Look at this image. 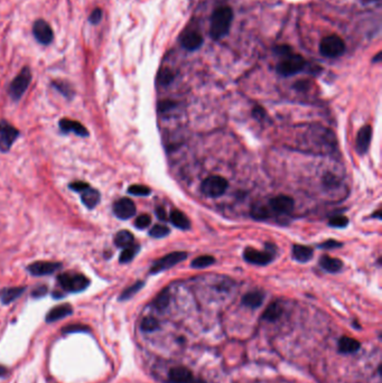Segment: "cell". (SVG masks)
I'll return each instance as SVG.
<instances>
[{
	"instance_id": "cell-47",
	"label": "cell",
	"mask_w": 382,
	"mask_h": 383,
	"mask_svg": "<svg viewBox=\"0 0 382 383\" xmlns=\"http://www.w3.org/2000/svg\"><path fill=\"white\" fill-rule=\"evenodd\" d=\"M253 117L258 120H262L266 118V111L261 107H256L252 111Z\"/></svg>"
},
{
	"instance_id": "cell-12",
	"label": "cell",
	"mask_w": 382,
	"mask_h": 383,
	"mask_svg": "<svg viewBox=\"0 0 382 383\" xmlns=\"http://www.w3.org/2000/svg\"><path fill=\"white\" fill-rule=\"evenodd\" d=\"M243 258H245L246 261L250 262V264L265 266L272 261L273 255L271 252H269V251L261 252V251L252 249V248H248V249H246L245 252H243Z\"/></svg>"
},
{
	"instance_id": "cell-3",
	"label": "cell",
	"mask_w": 382,
	"mask_h": 383,
	"mask_svg": "<svg viewBox=\"0 0 382 383\" xmlns=\"http://www.w3.org/2000/svg\"><path fill=\"white\" fill-rule=\"evenodd\" d=\"M57 281L63 290L66 292H73V294L84 291L91 284L87 276L71 271L61 273L57 277Z\"/></svg>"
},
{
	"instance_id": "cell-9",
	"label": "cell",
	"mask_w": 382,
	"mask_h": 383,
	"mask_svg": "<svg viewBox=\"0 0 382 383\" xmlns=\"http://www.w3.org/2000/svg\"><path fill=\"white\" fill-rule=\"evenodd\" d=\"M187 258L186 252H172L170 254L165 255V257L158 259V260L153 262V267L151 268V273L155 275V273H159L164 271V270L170 269L172 267L176 266L179 262L185 260Z\"/></svg>"
},
{
	"instance_id": "cell-28",
	"label": "cell",
	"mask_w": 382,
	"mask_h": 383,
	"mask_svg": "<svg viewBox=\"0 0 382 383\" xmlns=\"http://www.w3.org/2000/svg\"><path fill=\"white\" fill-rule=\"evenodd\" d=\"M282 314H283V307L279 305V303H271L264 311L262 318L268 322H275L282 316Z\"/></svg>"
},
{
	"instance_id": "cell-20",
	"label": "cell",
	"mask_w": 382,
	"mask_h": 383,
	"mask_svg": "<svg viewBox=\"0 0 382 383\" xmlns=\"http://www.w3.org/2000/svg\"><path fill=\"white\" fill-rule=\"evenodd\" d=\"M193 374L189 369L183 366L173 367L170 371V380L173 383H189L192 381Z\"/></svg>"
},
{
	"instance_id": "cell-36",
	"label": "cell",
	"mask_w": 382,
	"mask_h": 383,
	"mask_svg": "<svg viewBox=\"0 0 382 383\" xmlns=\"http://www.w3.org/2000/svg\"><path fill=\"white\" fill-rule=\"evenodd\" d=\"M167 234H170V229L160 224L153 225L151 231H149V235L153 236V238H164Z\"/></svg>"
},
{
	"instance_id": "cell-49",
	"label": "cell",
	"mask_w": 382,
	"mask_h": 383,
	"mask_svg": "<svg viewBox=\"0 0 382 383\" xmlns=\"http://www.w3.org/2000/svg\"><path fill=\"white\" fill-rule=\"evenodd\" d=\"M156 215L159 220H162V221L167 220V214H166V212H165V210L163 208H160V206L156 209Z\"/></svg>"
},
{
	"instance_id": "cell-40",
	"label": "cell",
	"mask_w": 382,
	"mask_h": 383,
	"mask_svg": "<svg viewBox=\"0 0 382 383\" xmlns=\"http://www.w3.org/2000/svg\"><path fill=\"white\" fill-rule=\"evenodd\" d=\"M328 224L333 228H345L347 224H349V220L347 217L338 215V216H333L331 220H329Z\"/></svg>"
},
{
	"instance_id": "cell-51",
	"label": "cell",
	"mask_w": 382,
	"mask_h": 383,
	"mask_svg": "<svg viewBox=\"0 0 382 383\" xmlns=\"http://www.w3.org/2000/svg\"><path fill=\"white\" fill-rule=\"evenodd\" d=\"M380 59H381V53L379 52V53L377 54V56H376V58H373V62L374 63H377V62H380Z\"/></svg>"
},
{
	"instance_id": "cell-24",
	"label": "cell",
	"mask_w": 382,
	"mask_h": 383,
	"mask_svg": "<svg viewBox=\"0 0 382 383\" xmlns=\"http://www.w3.org/2000/svg\"><path fill=\"white\" fill-rule=\"evenodd\" d=\"M320 265L324 270H326L328 272H339L341 269L343 268V262L340 259L331 258L328 255H323L320 260Z\"/></svg>"
},
{
	"instance_id": "cell-21",
	"label": "cell",
	"mask_w": 382,
	"mask_h": 383,
	"mask_svg": "<svg viewBox=\"0 0 382 383\" xmlns=\"http://www.w3.org/2000/svg\"><path fill=\"white\" fill-rule=\"evenodd\" d=\"M360 342L349 336L341 337L339 341V351L343 354H352V353L358 352L360 350Z\"/></svg>"
},
{
	"instance_id": "cell-35",
	"label": "cell",
	"mask_w": 382,
	"mask_h": 383,
	"mask_svg": "<svg viewBox=\"0 0 382 383\" xmlns=\"http://www.w3.org/2000/svg\"><path fill=\"white\" fill-rule=\"evenodd\" d=\"M128 193L136 195V196H148L152 193V191L145 185H131L128 189Z\"/></svg>"
},
{
	"instance_id": "cell-32",
	"label": "cell",
	"mask_w": 382,
	"mask_h": 383,
	"mask_svg": "<svg viewBox=\"0 0 382 383\" xmlns=\"http://www.w3.org/2000/svg\"><path fill=\"white\" fill-rule=\"evenodd\" d=\"M215 259L212 255H201V257H197L192 261V267L196 269H202L207 268V267L213 265Z\"/></svg>"
},
{
	"instance_id": "cell-31",
	"label": "cell",
	"mask_w": 382,
	"mask_h": 383,
	"mask_svg": "<svg viewBox=\"0 0 382 383\" xmlns=\"http://www.w3.org/2000/svg\"><path fill=\"white\" fill-rule=\"evenodd\" d=\"M144 281H137L136 284H134L133 286L128 287L125 290L122 291V294L120 295V297H119V300H128L130 299L133 296H134L137 294L138 291L140 290V289L144 287Z\"/></svg>"
},
{
	"instance_id": "cell-46",
	"label": "cell",
	"mask_w": 382,
	"mask_h": 383,
	"mask_svg": "<svg viewBox=\"0 0 382 383\" xmlns=\"http://www.w3.org/2000/svg\"><path fill=\"white\" fill-rule=\"evenodd\" d=\"M276 53L279 54V55H284L285 57L288 55L291 54V48L289 46H287V45H282V46H278L275 48Z\"/></svg>"
},
{
	"instance_id": "cell-38",
	"label": "cell",
	"mask_w": 382,
	"mask_h": 383,
	"mask_svg": "<svg viewBox=\"0 0 382 383\" xmlns=\"http://www.w3.org/2000/svg\"><path fill=\"white\" fill-rule=\"evenodd\" d=\"M103 16V10L100 8V7H96V8L93 9L91 11V14L89 15V22L93 26L99 25L101 20H102Z\"/></svg>"
},
{
	"instance_id": "cell-8",
	"label": "cell",
	"mask_w": 382,
	"mask_h": 383,
	"mask_svg": "<svg viewBox=\"0 0 382 383\" xmlns=\"http://www.w3.org/2000/svg\"><path fill=\"white\" fill-rule=\"evenodd\" d=\"M19 134V131L13 125H10L6 120H0V152H9Z\"/></svg>"
},
{
	"instance_id": "cell-2",
	"label": "cell",
	"mask_w": 382,
	"mask_h": 383,
	"mask_svg": "<svg viewBox=\"0 0 382 383\" xmlns=\"http://www.w3.org/2000/svg\"><path fill=\"white\" fill-rule=\"evenodd\" d=\"M33 78L32 70L29 66H24L20 70V72L16 75V77L10 82L8 85V96L10 99L17 102L19 101L25 92L27 91L29 84H31Z\"/></svg>"
},
{
	"instance_id": "cell-45",
	"label": "cell",
	"mask_w": 382,
	"mask_h": 383,
	"mask_svg": "<svg viewBox=\"0 0 382 383\" xmlns=\"http://www.w3.org/2000/svg\"><path fill=\"white\" fill-rule=\"evenodd\" d=\"M84 329H87V327H84L83 325H70V326H67V327H65L63 330H64L65 333L87 332V330H84Z\"/></svg>"
},
{
	"instance_id": "cell-18",
	"label": "cell",
	"mask_w": 382,
	"mask_h": 383,
	"mask_svg": "<svg viewBox=\"0 0 382 383\" xmlns=\"http://www.w3.org/2000/svg\"><path fill=\"white\" fill-rule=\"evenodd\" d=\"M181 43L183 47L186 48L187 51H196L203 44V38L196 32H189L185 35H183Z\"/></svg>"
},
{
	"instance_id": "cell-50",
	"label": "cell",
	"mask_w": 382,
	"mask_h": 383,
	"mask_svg": "<svg viewBox=\"0 0 382 383\" xmlns=\"http://www.w3.org/2000/svg\"><path fill=\"white\" fill-rule=\"evenodd\" d=\"M7 372H8V370H7L5 366L0 365V378H1V377H5V375L7 374Z\"/></svg>"
},
{
	"instance_id": "cell-48",
	"label": "cell",
	"mask_w": 382,
	"mask_h": 383,
	"mask_svg": "<svg viewBox=\"0 0 382 383\" xmlns=\"http://www.w3.org/2000/svg\"><path fill=\"white\" fill-rule=\"evenodd\" d=\"M309 86V82L308 81H298L295 83V88L299 90V91H304Z\"/></svg>"
},
{
	"instance_id": "cell-14",
	"label": "cell",
	"mask_w": 382,
	"mask_h": 383,
	"mask_svg": "<svg viewBox=\"0 0 382 383\" xmlns=\"http://www.w3.org/2000/svg\"><path fill=\"white\" fill-rule=\"evenodd\" d=\"M58 126H59V129H61L62 133H64V134L73 133V134H76V136L82 137V138L89 137V134H90L87 128H85L83 125H82V123H80L78 121H76V120H70V119L63 118V119L59 120Z\"/></svg>"
},
{
	"instance_id": "cell-5",
	"label": "cell",
	"mask_w": 382,
	"mask_h": 383,
	"mask_svg": "<svg viewBox=\"0 0 382 383\" xmlns=\"http://www.w3.org/2000/svg\"><path fill=\"white\" fill-rule=\"evenodd\" d=\"M306 61L301 55L293 54L285 57L278 65H277V72L283 77H290V75L297 74L304 69Z\"/></svg>"
},
{
	"instance_id": "cell-10",
	"label": "cell",
	"mask_w": 382,
	"mask_h": 383,
	"mask_svg": "<svg viewBox=\"0 0 382 383\" xmlns=\"http://www.w3.org/2000/svg\"><path fill=\"white\" fill-rule=\"evenodd\" d=\"M61 262H52V261H36L28 266V272L35 277H42L52 275L58 270L62 269Z\"/></svg>"
},
{
	"instance_id": "cell-13",
	"label": "cell",
	"mask_w": 382,
	"mask_h": 383,
	"mask_svg": "<svg viewBox=\"0 0 382 383\" xmlns=\"http://www.w3.org/2000/svg\"><path fill=\"white\" fill-rule=\"evenodd\" d=\"M271 211L277 214H288L293 211L294 200L287 195H278L269 202Z\"/></svg>"
},
{
	"instance_id": "cell-25",
	"label": "cell",
	"mask_w": 382,
	"mask_h": 383,
	"mask_svg": "<svg viewBox=\"0 0 382 383\" xmlns=\"http://www.w3.org/2000/svg\"><path fill=\"white\" fill-rule=\"evenodd\" d=\"M170 220L173 225L181 230H189L191 227L190 220L187 219L184 213H182L178 210H173L170 214Z\"/></svg>"
},
{
	"instance_id": "cell-29",
	"label": "cell",
	"mask_w": 382,
	"mask_h": 383,
	"mask_svg": "<svg viewBox=\"0 0 382 383\" xmlns=\"http://www.w3.org/2000/svg\"><path fill=\"white\" fill-rule=\"evenodd\" d=\"M170 299H171V295H170V290L168 289H164L162 292H159V295L157 296L155 302H153V306H155V308L159 311H163L165 310L170 305Z\"/></svg>"
},
{
	"instance_id": "cell-7",
	"label": "cell",
	"mask_w": 382,
	"mask_h": 383,
	"mask_svg": "<svg viewBox=\"0 0 382 383\" xmlns=\"http://www.w3.org/2000/svg\"><path fill=\"white\" fill-rule=\"evenodd\" d=\"M32 32H33L34 38H35L36 42H38L40 45L48 46V45L53 43L54 40L53 28L51 27V25L45 19L39 18V19H36L34 21Z\"/></svg>"
},
{
	"instance_id": "cell-15",
	"label": "cell",
	"mask_w": 382,
	"mask_h": 383,
	"mask_svg": "<svg viewBox=\"0 0 382 383\" xmlns=\"http://www.w3.org/2000/svg\"><path fill=\"white\" fill-rule=\"evenodd\" d=\"M371 137H372L371 127L370 126L362 127L358 134L357 145H355V148H357V152L359 153H361L362 155V153L368 152L370 142H371Z\"/></svg>"
},
{
	"instance_id": "cell-33",
	"label": "cell",
	"mask_w": 382,
	"mask_h": 383,
	"mask_svg": "<svg viewBox=\"0 0 382 383\" xmlns=\"http://www.w3.org/2000/svg\"><path fill=\"white\" fill-rule=\"evenodd\" d=\"M174 80V73L170 69H162L157 75V82L159 85H170Z\"/></svg>"
},
{
	"instance_id": "cell-26",
	"label": "cell",
	"mask_w": 382,
	"mask_h": 383,
	"mask_svg": "<svg viewBox=\"0 0 382 383\" xmlns=\"http://www.w3.org/2000/svg\"><path fill=\"white\" fill-rule=\"evenodd\" d=\"M114 241H115V245L118 248H123V249H125V248L134 245V234L131 233L130 231L121 230L115 235Z\"/></svg>"
},
{
	"instance_id": "cell-30",
	"label": "cell",
	"mask_w": 382,
	"mask_h": 383,
	"mask_svg": "<svg viewBox=\"0 0 382 383\" xmlns=\"http://www.w3.org/2000/svg\"><path fill=\"white\" fill-rule=\"evenodd\" d=\"M139 249L140 248L138 245H133L130 247L125 248L120 254V258H119L120 264H128V262H130L134 257H136V254L138 253Z\"/></svg>"
},
{
	"instance_id": "cell-4",
	"label": "cell",
	"mask_w": 382,
	"mask_h": 383,
	"mask_svg": "<svg viewBox=\"0 0 382 383\" xmlns=\"http://www.w3.org/2000/svg\"><path fill=\"white\" fill-rule=\"evenodd\" d=\"M320 50L322 55H324L325 57L335 58L344 54L345 44H344V40L338 35L326 36L321 42Z\"/></svg>"
},
{
	"instance_id": "cell-22",
	"label": "cell",
	"mask_w": 382,
	"mask_h": 383,
	"mask_svg": "<svg viewBox=\"0 0 382 383\" xmlns=\"http://www.w3.org/2000/svg\"><path fill=\"white\" fill-rule=\"evenodd\" d=\"M264 299H265V295L264 292L261 291H251V292H248V294H246L243 296L242 298V304L247 307H249V308H258V307H260L262 305V303H264Z\"/></svg>"
},
{
	"instance_id": "cell-37",
	"label": "cell",
	"mask_w": 382,
	"mask_h": 383,
	"mask_svg": "<svg viewBox=\"0 0 382 383\" xmlns=\"http://www.w3.org/2000/svg\"><path fill=\"white\" fill-rule=\"evenodd\" d=\"M251 215L254 220H267L270 216V211L265 206H257L253 208Z\"/></svg>"
},
{
	"instance_id": "cell-41",
	"label": "cell",
	"mask_w": 382,
	"mask_h": 383,
	"mask_svg": "<svg viewBox=\"0 0 382 383\" xmlns=\"http://www.w3.org/2000/svg\"><path fill=\"white\" fill-rule=\"evenodd\" d=\"M70 190H72L74 192H76V193H82V192H84L85 190H88L90 185L88 183L85 182H81V181H77V182H73L71 183L70 185Z\"/></svg>"
},
{
	"instance_id": "cell-34",
	"label": "cell",
	"mask_w": 382,
	"mask_h": 383,
	"mask_svg": "<svg viewBox=\"0 0 382 383\" xmlns=\"http://www.w3.org/2000/svg\"><path fill=\"white\" fill-rule=\"evenodd\" d=\"M140 328L147 333L155 332L156 329L159 328V323L153 317H145L140 324Z\"/></svg>"
},
{
	"instance_id": "cell-39",
	"label": "cell",
	"mask_w": 382,
	"mask_h": 383,
	"mask_svg": "<svg viewBox=\"0 0 382 383\" xmlns=\"http://www.w3.org/2000/svg\"><path fill=\"white\" fill-rule=\"evenodd\" d=\"M152 223V219L148 214H141L134 221V227L137 229H140V230H144V229L148 228Z\"/></svg>"
},
{
	"instance_id": "cell-6",
	"label": "cell",
	"mask_w": 382,
	"mask_h": 383,
	"mask_svg": "<svg viewBox=\"0 0 382 383\" xmlns=\"http://www.w3.org/2000/svg\"><path fill=\"white\" fill-rule=\"evenodd\" d=\"M228 181L222 176H210L201 185V191L208 197H219L227 191Z\"/></svg>"
},
{
	"instance_id": "cell-1",
	"label": "cell",
	"mask_w": 382,
	"mask_h": 383,
	"mask_svg": "<svg viewBox=\"0 0 382 383\" xmlns=\"http://www.w3.org/2000/svg\"><path fill=\"white\" fill-rule=\"evenodd\" d=\"M232 20H233V10L230 7H219L211 17L210 35L213 39L218 40L223 38L230 31Z\"/></svg>"
},
{
	"instance_id": "cell-17",
	"label": "cell",
	"mask_w": 382,
	"mask_h": 383,
	"mask_svg": "<svg viewBox=\"0 0 382 383\" xmlns=\"http://www.w3.org/2000/svg\"><path fill=\"white\" fill-rule=\"evenodd\" d=\"M25 290L26 287L24 286L2 288L1 290H0V302H1L3 305H8V304L19 298L20 296L24 294Z\"/></svg>"
},
{
	"instance_id": "cell-23",
	"label": "cell",
	"mask_w": 382,
	"mask_h": 383,
	"mask_svg": "<svg viewBox=\"0 0 382 383\" xmlns=\"http://www.w3.org/2000/svg\"><path fill=\"white\" fill-rule=\"evenodd\" d=\"M51 85L53 86L56 91L61 93V95L67 100H72L74 97V95H76L73 86L71 85L70 82H67V81L54 80V81H52Z\"/></svg>"
},
{
	"instance_id": "cell-11",
	"label": "cell",
	"mask_w": 382,
	"mask_h": 383,
	"mask_svg": "<svg viewBox=\"0 0 382 383\" xmlns=\"http://www.w3.org/2000/svg\"><path fill=\"white\" fill-rule=\"evenodd\" d=\"M136 205L130 198L123 197L115 202L114 213L115 215L120 220H129L136 214Z\"/></svg>"
},
{
	"instance_id": "cell-19",
	"label": "cell",
	"mask_w": 382,
	"mask_h": 383,
	"mask_svg": "<svg viewBox=\"0 0 382 383\" xmlns=\"http://www.w3.org/2000/svg\"><path fill=\"white\" fill-rule=\"evenodd\" d=\"M101 198V194L98 190L92 189L91 186L88 190L81 193V202L83 203L85 208L89 210H93L96 205L99 204Z\"/></svg>"
},
{
	"instance_id": "cell-42",
	"label": "cell",
	"mask_w": 382,
	"mask_h": 383,
	"mask_svg": "<svg viewBox=\"0 0 382 383\" xmlns=\"http://www.w3.org/2000/svg\"><path fill=\"white\" fill-rule=\"evenodd\" d=\"M176 106V103L174 101H171V100H164V101H160L158 103V110L159 112H166V111H170L172 108H174Z\"/></svg>"
},
{
	"instance_id": "cell-43",
	"label": "cell",
	"mask_w": 382,
	"mask_h": 383,
	"mask_svg": "<svg viewBox=\"0 0 382 383\" xmlns=\"http://www.w3.org/2000/svg\"><path fill=\"white\" fill-rule=\"evenodd\" d=\"M341 246H342V243L334 241V240H328L326 242L321 243L318 247L322 248V249H334V248H340Z\"/></svg>"
},
{
	"instance_id": "cell-27",
	"label": "cell",
	"mask_w": 382,
	"mask_h": 383,
	"mask_svg": "<svg viewBox=\"0 0 382 383\" xmlns=\"http://www.w3.org/2000/svg\"><path fill=\"white\" fill-rule=\"evenodd\" d=\"M293 255L299 262H307L313 257V249L306 246L296 245L293 248Z\"/></svg>"
},
{
	"instance_id": "cell-44",
	"label": "cell",
	"mask_w": 382,
	"mask_h": 383,
	"mask_svg": "<svg viewBox=\"0 0 382 383\" xmlns=\"http://www.w3.org/2000/svg\"><path fill=\"white\" fill-rule=\"evenodd\" d=\"M47 294V287L46 286H39L35 288L32 292V296L35 298H40Z\"/></svg>"
},
{
	"instance_id": "cell-16",
	"label": "cell",
	"mask_w": 382,
	"mask_h": 383,
	"mask_svg": "<svg viewBox=\"0 0 382 383\" xmlns=\"http://www.w3.org/2000/svg\"><path fill=\"white\" fill-rule=\"evenodd\" d=\"M73 308L70 304H63V305H58L56 307H53L50 311H48L46 317H45V321L47 323H53L57 322L59 319H63L70 315H72Z\"/></svg>"
}]
</instances>
